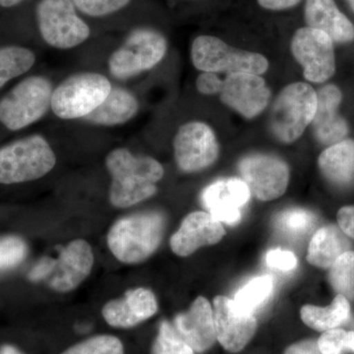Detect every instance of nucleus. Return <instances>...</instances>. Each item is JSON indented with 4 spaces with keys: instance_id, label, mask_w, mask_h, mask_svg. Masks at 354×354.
Masks as SVG:
<instances>
[{
    "instance_id": "10",
    "label": "nucleus",
    "mask_w": 354,
    "mask_h": 354,
    "mask_svg": "<svg viewBox=\"0 0 354 354\" xmlns=\"http://www.w3.org/2000/svg\"><path fill=\"white\" fill-rule=\"evenodd\" d=\"M291 50L304 66L307 80L322 83L334 75V46L325 32L309 27L297 30L291 41Z\"/></svg>"
},
{
    "instance_id": "3",
    "label": "nucleus",
    "mask_w": 354,
    "mask_h": 354,
    "mask_svg": "<svg viewBox=\"0 0 354 354\" xmlns=\"http://www.w3.org/2000/svg\"><path fill=\"white\" fill-rule=\"evenodd\" d=\"M55 162V153L41 135H28L8 142L0 147V185L37 180L46 176Z\"/></svg>"
},
{
    "instance_id": "29",
    "label": "nucleus",
    "mask_w": 354,
    "mask_h": 354,
    "mask_svg": "<svg viewBox=\"0 0 354 354\" xmlns=\"http://www.w3.org/2000/svg\"><path fill=\"white\" fill-rule=\"evenodd\" d=\"M330 281L339 295L354 298V252L342 254L330 272Z\"/></svg>"
},
{
    "instance_id": "19",
    "label": "nucleus",
    "mask_w": 354,
    "mask_h": 354,
    "mask_svg": "<svg viewBox=\"0 0 354 354\" xmlns=\"http://www.w3.org/2000/svg\"><path fill=\"white\" fill-rule=\"evenodd\" d=\"M174 329L196 353H203L216 339L214 313L205 297H198L185 313L174 319Z\"/></svg>"
},
{
    "instance_id": "8",
    "label": "nucleus",
    "mask_w": 354,
    "mask_h": 354,
    "mask_svg": "<svg viewBox=\"0 0 354 354\" xmlns=\"http://www.w3.org/2000/svg\"><path fill=\"white\" fill-rule=\"evenodd\" d=\"M194 66L204 72L260 75L269 68L267 58L260 53L237 50L213 36H200L194 39L191 50Z\"/></svg>"
},
{
    "instance_id": "35",
    "label": "nucleus",
    "mask_w": 354,
    "mask_h": 354,
    "mask_svg": "<svg viewBox=\"0 0 354 354\" xmlns=\"http://www.w3.org/2000/svg\"><path fill=\"white\" fill-rule=\"evenodd\" d=\"M266 262L272 269L283 272L291 271L297 266V259L295 254L290 251L281 250V249L269 251L266 256Z\"/></svg>"
},
{
    "instance_id": "27",
    "label": "nucleus",
    "mask_w": 354,
    "mask_h": 354,
    "mask_svg": "<svg viewBox=\"0 0 354 354\" xmlns=\"http://www.w3.org/2000/svg\"><path fill=\"white\" fill-rule=\"evenodd\" d=\"M274 290V279L272 277H257L251 279L235 295L234 304L241 311L253 314L267 301Z\"/></svg>"
},
{
    "instance_id": "4",
    "label": "nucleus",
    "mask_w": 354,
    "mask_h": 354,
    "mask_svg": "<svg viewBox=\"0 0 354 354\" xmlns=\"http://www.w3.org/2000/svg\"><path fill=\"white\" fill-rule=\"evenodd\" d=\"M53 85L44 76H28L0 97V131H21L50 109Z\"/></svg>"
},
{
    "instance_id": "23",
    "label": "nucleus",
    "mask_w": 354,
    "mask_h": 354,
    "mask_svg": "<svg viewBox=\"0 0 354 354\" xmlns=\"http://www.w3.org/2000/svg\"><path fill=\"white\" fill-rule=\"evenodd\" d=\"M341 228L327 225L317 230L310 241L307 260L311 265L330 268L342 254L348 252L351 242Z\"/></svg>"
},
{
    "instance_id": "6",
    "label": "nucleus",
    "mask_w": 354,
    "mask_h": 354,
    "mask_svg": "<svg viewBox=\"0 0 354 354\" xmlns=\"http://www.w3.org/2000/svg\"><path fill=\"white\" fill-rule=\"evenodd\" d=\"M35 16L39 35L53 48L68 50L90 37V27L72 0H39Z\"/></svg>"
},
{
    "instance_id": "18",
    "label": "nucleus",
    "mask_w": 354,
    "mask_h": 354,
    "mask_svg": "<svg viewBox=\"0 0 354 354\" xmlns=\"http://www.w3.org/2000/svg\"><path fill=\"white\" fill-rule=\"evenodd\" d=\"M158 302L148 288L128 290L124 297L111 300L102 308V316L114 328L134 327L157 313Z\"/></svg>"
},
{
    "instance_id": "16",
    "label": "nucleus",
    "mask_w": 354,
    "mask_h": 354,
    "mask_svg": "<svg viewBox=\"0 0 354 354\" xmlns=\"http://www.w3.org/2000/svg\"><path fill=\"white\" fill-rule=\"evenodd\" d=\"M251 191L239 178L216 181L203 192L202 200L209 215L220 223L236 225L241 218V209L250 199Z\"/></svg>"
},
{
    "instance_id": "11",
    "label": "nucleus",
    "mask_w": 354,
    "mask_h": 354,
    "mask_svg": "<svg viewBox=\"0 0 354 354\" xmlns=\"http://www.w3.org/2000/svg\"><path fill=\"white\" fill-rule=\"evenodd\" d=\"M177 165L183 171L193 172L214 164L218 156L215 133L206 123H186L179 128L174 141Z\"/></svg>"
},
{
    "instance_id": "37",
    "label": "nucleus",
    "mask_w": 354,
    "mask_h": 354,
    "mask_svg": "<svg viewBox=\"0 0 354 354\" xmlns=\"http://www.w3.org/2000/svg\"><path fill=\"white\" fill-rule=\"evenodd\" d=\"M337 221L342 232L354 239V207H344L339 209Z\"/></svg>"
},
{
    "instance_id": "1",
    "label": "nucleus",
    "mask_w": 354,
    "mask_h": 354,
    "mask_svg": "<svg viewBox=\"0 0 354 354\" xmlns=\"http://www.w3.org/2000/svg\"><path fill=\"white\" fill-rule=\"evenodd\" d=\"M106 165L113 177L109 200L120 209L129 208L155 195L156 184L165 174L164 167L155 158L136 157L123 148L111 151Z\"/></svg>"
},
{
    "instance_id": "12",
    "label": "nucleus",
    "mask_w": 354,
    "mask_h": 354,
    "mask_svg": "<svg viewBox=\"0 0 354 354\" xmlns=\"http://www.w3.org/2000/svg\"><path fill=\"white\" fill-rule=\"evenodd\" d=\"M48 285L58 292H68L87 279L93 266L94 253L92 247L83 239H76L62 247L57 259L48 257Z\"/></svg>"
},
{
    "instance_id": "32",
    "label": "nucleus",
    "mask_w": 354,
    "mask_h": 354,
    "mask_svg": "<svg viewBox=\"0 0 354 354\" xmlns=\"http://www.w3.org/2000/svg\"><path fill=\"white\" fill-rule=\"evenodd\" d=\"M27 245L17 236L0 239V272L8 271L19 265L27 255Z\"/></svg>"
},
{
    "instance_id": "21",
    "label": "nucleus",
    "mask_w": 354,
    "mask_h": 354,
    "mask_svg": "<svg viewBox=\"0 0 354 354\" xmlns=\"http://www.w3.org/2000/svg\"><path fill=\"white\" fill-rule=\"evenodd\" d=\"M305 21L309 28L324 32L332 41L348 43L354 39V26L333 0H306Z\"/></svg>"
},
{
    "instance_id": "26",
    "label": "nucleus",
    "mask_w": 354,
    "mask_h": 354,
    "mask_svg": "<svg viewBox=\"0 0 354 354\" xmlns=\"http://www.w3.org/2000/svg\"><path fill=\"white\" fill-rule=\"evenodd\" d=\"M351 307L346 297L339 295L328 307L305 305L302 307L301 319L308 327L317 330L335 329L348 320Z\"/></svg>"
},
{
    "instance_id": "24",
    "label": "nucleus",
    "mask_w": 354,
    "mask_h": 354,
    "mask_svg": "<svg viewBox=\"0 0 354 354\" xmlns=\"http://www.w3.org/2000/svg\"><path fill=\"white\" fill-rule=\"evenodd\" d=\"M324 176L337 185H348L354 177V142H339L324 151L319 158Z\"/></svg>"
},
{
    "instance_id": "40",
    "label": "nucleus",
    "mask_w": 354,
    "mask_h": 354,
    "mask_svg": "<svg viewBox=\"0 0 354 354\" xmlns=\"http://www.w3.org/2000/svg\"><path fill=\"white\" fill-rule=\"evenodd\" d=\"M26 0H0V8L11 9L19 6Z\"/></svg>"
},
{
    "instance_id": "22",
    "label": "nucleus",
    "mask_w": 354,
    "mask_h": 354,
    "mask_svg": "<svg viewBox=\"0 0 354 354\" xmlns=\"http://www.w3.org/2000/svg\"><path fill=\"white\" fill-rule=\"evenodd\" d=\"M139 111V104L131 93L122 88H111L108 97L86 120L95 124L113 127L132 120Z\"/></svg>"
},
{
    "instance_id": "38",
    "label": "nucleus",
    "mask_w": 354,
    "mask_h": 354,
    "mask_svg": "<svg viewBox=\"0 0 354 354\" xmlns=\"http://www.w3.org/2000/svg\"><path fill=\"white\" fill-rule=\"evenodd\" d=\"M285 354H321V351L317 342L304 341L290 346Z\"/></svg>"
},
{
    "instance_id": "15",
    "label": "nucleus",
    "mask_w": 354,
    "mask_h": 354,
    "mask_svg": "<svg viewBox=\"0 0 354 354\" xmlns=\"http://www.w3.org/2000/svg\"><path fill=\"white\" fill-rule=\"evenodd\" d=\"M221 97L227 106L252 118L267 106L270 91L265 81L255 74H232L223 82Z\"/></svg>"
},
{
    "instance_id": "20",
    "label": "nucleus",
    "mask_w": 354,
    "mask_h": 354,
    "mask_svg": "<svg viewBox=\"0 0 354 354\" xmlns=\"http://www.w3.org/2000/svg\"><path fill=\"white\" fill-rule=\"evenodd\" d=\"M341 101V91L334 85L326 86L317 94V109L312 124L317 139L324 145L339 143L348 134V124L337 113Z\"/></svg>"
},
{
    "instance_id": "17",
    "label": "nucleus",
    "mask_w": 354,
    "mask_h": 354,
    "mask_svg": "<svg viewBox=\"0 0 354 354\" xmlns=\"http://www.w3.org/2000/svg\"><path fill=\"white\" fill-rule=\"evenodd\" d=\"M225 234L221 223L209 213L193 212L184 218L179 230L172 235L171 250L176 255L187 257L201 247L218 243Z\"/></svg>"
},
{
    "instance_id": "7",
    "label": "nucleus",
    "mask_w": 354,
    "mask_h": 354,
    "mask_svg": "<svg viewBox=\"0 0 354 354\" xmlns=\"http://www.w3.org/2000/svg\"><path fill=\"white\" fill-rule=\"evenodd\" d=\"M317 93L308 84L295 83L281 91L272 106L271 129L274 136L291 143L301 136L315 116Z\"/></svg>"
},
{
    "instance_id": "30",
    "label": "nucleus",
    "mask_w": 354,
    "mask_h": 354,
    "mask_svg": "<svg viewBox=\"0 0 354 354\" xmlns=\"http://www.w3.org/2000/svg\"><path fill=\"white\" fill-rule=\"evenodd\" d=\"M151 354H194V351L169 322L160 324Z\"/></svg>"
},
{
    "instance_id": "5",
    "label": "nucleus",
    "mask_w": 354,
    "mask_h": 354,
    "mask_svg": "<svg viewBox=\"0 0 354 354\" xmlns=\"http://www.w3.org/2000/svg\"><path fill=\"white\" fill-rule=\"evenodd\" d=\"M111 88L109 79L102 74H74L53 91L50 109L62 120L86 118L104 102Z\"/></svg>"
},
{
    "instance_id": "25",
    "label": "nucleus",
    "mask_w": 354,
    "mask_h": 354,
    "mask_svg": "<svg viewBox=\"0 0 354 354\" xmlns=\"http://www.w3.org/2000/svg\"><path fill=\"white\" fill-rule=\"evenodd\" d=\"M36 62V53L27 46L0 44V91L11 81L28 73Z\"/></svg>"
},
{
    "instance_id": "2",
    "label": "nucleus",
    "mask_w": 354,
    "mask_h": 354,
    "mask_svg": "<svg viewBox=\"0 0 354 354\" xmlns=\"http://www.w3.org/2000/svg\"><path fill=\"white\" fill-rule=\"evenodd\" d=\"M165 225L164 216L156 212L125 216L109 230V249L116 259L125 264L143 262L157 250Z\"/></svg>"
},
{
    "instance_id": "14",
    "label": "nucleus",
    "mask_w": 354,
    "mask_h": 354,
    "mask_svg": "<svg viewBox=\"0 0 354 354\" xmlns=\"http://www.w3.org/2000/svg\"><path fill=\"white\" fill-rule=\"evenodd\" d=\"M214 322L216 339L230 353H239L252 339L257 328L253 314L241 311L234 300L225 297L214 299Z\"/></svg>"
},
{
    "instance_id": "28",
    "label": "nucleus",
    "mask_w": 354,
    "mask_h": 354,
    "mask_svg": "<svg viewBox=\"0 0 354 354\" xmlns=\"http://www.w3.org/2000/svg\"><path fill=\"white\" fill-rule=\"evenodd\" d=\"M316 216L307 209L293 208L286 209L276 216L274 225L281 234L291 239L306 236L315 227Z\"/></svg>"
},
{
    "instance_id": "43",
    "label": "nucleus",
    "mask_w": 354,
    "mask_h": 354,
    "mask_svg": "<svg viewBox=\"0 0 354 354\" xmlns=\"http://www.w3.org/2000/svg\"><path fill=\"white\" fill-rule=\"evenodd\" d=\"M349 4H351V8L354 11V0H349Z\"/></svg>"
},
{
    "instance_id": "33",
    "label": "nucleus",
    "mask_w": 354,
    "mask_h": 354,
    "mask_svg": "<svg viewBox=\"0 0 354 354\" xmlns=\"http://www.w3.org/2000/svg\"><path fill=\"white\" fill-rule=\"evenodd\" d=\"M77 10L90 17H104L127 7L131 0H72Z\"/></svg>"
},
{
    "instance_id": "9",
    "label": "nucleus",
    "mask_w": 354,
    "mask_h": 354,
    "mask_svg": "<svg viewBox=\"0 0 354 354\" xmlns=\"http://www.w3.org/2000/svg\"><path fill=\"white\" fill-rule=\"evenodd\" d=\"M167 48V39L160 32L148 28L134 30L109 57V71L115 78H130L152 69L164 58Z\"/></svg>"
},
{
    "instance_id": "39",
    "label": "nucleus",
    "mask_w": 354,
    "mask_h": 354,
    "mask_svg": "<svg viewBox=\"0 0 354 354\" xmlns=\"http://www.w3.org/2000/svg\"><path fill=\"white\" fill-rule=\"evenodd\" d=\"M301 0H258L263 8L269 10H283L297 6Z\"/></svg>"
},
{
    "instance_id": "34",
    "label": "nucleus",
    "mask_w": 354,
    "mask_h": 354,
    "mask_svg": "<svg viewBox=\"0 0 354 354\" xmlns=\"http://www.w3.org/2000/svg\"><path fill=\"white\" fill-rule=\"evenodd\" d=\"M346 337L348 333L344 330L335 328L326 330L317 342L321 354H342L344 351H348Z\"/></svg>"
},
{
    "instance_id": "42",
    "label": "nucleus",
    "mask_w": 354,
    "mask_h": 354,
    "mask_svg": "<svg viewBox=\"0 0 354 354\" xmlns=\"http://www.w3.org/2000/svg\"><path fill=\"white\" fill-rule=\"evenodd\" d=\"M346 348L354 353V332H348L346 337Z\"/></svg>"
},
{
    "instance_id": "31",
    "label": "nucleus",
    "mask_w": 354,
    "mask_h": 354,
    "mask_svg": "<svg viewBox=\"0 0 354 354\" xmlns=\"http://www.w3.org/2000/svg\"><path fill=\"white\" fill-rule=\"evenodd\" d=\"M62 354H124V351L118 337L97 335L72 346Z\"/></svg>"
},
{
    "instance_id": "41",
    "label": "nucleus",
    "mask_w": 354,
    "mask_h": 354,
    "mask_svg": "<svg viewBox=\"0 0 354 354\" xmlns=\"http://www.w3.org/2000/svg\"><path fill=\"white\" fill-rule=\"evenodd\" d=\"M0 354H22L17 348L11 346H4L0 349Z\"/></svg>"
},
{
    "instance_id": "36",
    "label": "nucleus",
    "mask_w": 354,
    "mask_h": 354,
    "mask_svg": "<svg viewBox=\"0 0 354 354\" xmlns=\"http://www.w3.org/2000/svg\"><path fill=\"white\" fill-rule=\"evenodd\" d=\"M197 90L205 95H214L221 93L223 82L213 72H204L196 81Z\"/></svg>"
},
{
    "instance_id": "13",
    "label": "nucleus",
    "mask_w": 354,
    "mask_h": 354,
    "mask_svg": "<svg viewBox=\"0 0 354 354\" xmlns=\"http://www.w3.org/2000/svg\"><path fill=\"white\" fill-rule=\"evenodd\" d=\"M244 183L258 199L271 201L288 188L290 171L285 162L267 155L249 156L239 162Z\"/></svg>"
}]
</instances>
